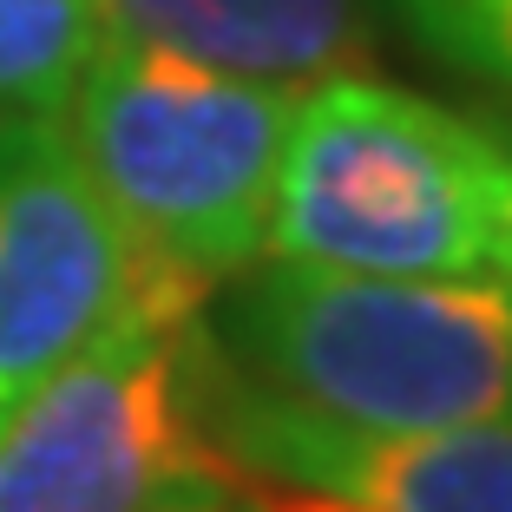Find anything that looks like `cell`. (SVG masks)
Returning a JSON list of instances; mask_svg holds the SVG:
<instances>
[{
    "label": "cell",
    "instance_id": "cell-1",
    "mask_svg": "<svg viewBox=\"0 0 512 512\" xmlns=\"http://www.w3.org/2000/svg\"><path fill=\"white\" fill-rule=\"evenodd\" d=\"M211 342L250 388L322 421H512V283L342 276L276 256L237 283Z\"/></svg>",
    "mask_w": 512,
    "mask_h": 512
},
{
    "label": "cell",
    "instance_id": "cell-2",
    "mask_svg": "<svg viewBox=\"0 0 512 512\" xmlns=\"http://www.w3.org/2000/svg\"><path fill=\"white\" fill-rule=\"evenodd\" d=\"M506 211L493 125L368 73L296 92L270 204L283 263L342 276H486Z\"/></svg>",
    "mask_w": 512,
    "mask_h": 512
},
{
    "label": "cell",
    "instance_id": "cell-3",
    "mask_svg": "<svg viewBox=\"0 0 512 512\" xmlns=\"http://www.w3.org/2000/svg\"><path fill=\"white\" fill-rule=\"evenodd\" d=\"M211 283H158L0 421V512H250L204 414Z\"/></svg>",
    "mask_w": 512,
    "mask_h": 512
},
{
    "label": "cell",
    "instance_id": "cell-4",
    "mask_svg": "<svg viewBox=\"0 0 512 512\" xmlns=\"http://www.w3.org/2000/svg\"><path fill=\"white\" fill-rule=\"evenodd\" d=\"M296 92L106 33L60 125L119 224L204 283L243 276L270 243Z\"/></svg>",
    "mask_w": 512,
    "mask_h": 512
},
{
    "label": "cell",
    "instance_id": "cell-5",
    "mask_svg": "<svg viewBox=\"0 0 512 512\" xmlns=\"http://www.w3.org/2000/svg\"><path fill=\"white\" fill-rule=\"evenodd\" d=\"M158 283L204 276L119 224L60 119H0V421Z\"/></svg>",
    "mask_w": 512,
    "mask_h": 512
},
{
    "label": "cell",
    "instance_id": "cell-6",
    "mask_svg": "<svg viewBox=\"0 0 512 512\" xmlns=\"http://www.w3.org/2000/svg\"><path fill=\"white\" fill-rule=\"evenodd\" d=\"M204 414L250 512H512V421L348 427L250 388L204 348Z\"/></svg>",
    "mask_w": 512,
    "mask_h": 512
},
{
    "label": "cell",
    "instance_id": "cell-7",
    "mask_svg": "<svg viewBox=\"0 0 512 512\" xmlns=\"http://www.w3.org/2000/svg\"><path fill=\"white\" fill-rule=\"evenodd\" d=\"M106 27L138 46L217 66L237 79L309 92L316 79L362 73V0H99Z\"/></svg>",
    "mask_w": 512,
    "mask_h": 512
},
{
    "label": "cell",
    "instance_id": "cell-8",
    "mask_svg": "<svg viewBox=\"0 0 512 512\" xmlns=\"http://www.w3.org/2000/svg\"><path fill=\"white\" fill-rule=\"evenodd\" d=\"M106 33L99 0H0V119H60Z\"/></svg>",
    "mask_w": 512,
    "mask_h": 512
},
{
    "label": "cell",
    "instance_id": "cell-9",
    "mask_svg": "<svg viewBox=\"0 0 512 512\" xmlns=\"http://www.w3.org/2000/svg\"><path fill=\"white\" fill-rule=\"evenodd\" d=\"M427 60L512 92V0H394Z\"/></svg>",
    "mask_w": 512,
    "mask_h": 512
},
{
    "label": "cell",
    "instance_id": "cell-10",
    "mask_svg": "<svg viewBox=\"0 0 512 512\" xmlns=\"http://www.w3.org/2000/svg\"><path fill=\"white\" fill-rule=\"evenodd\" d=\"M493 276L512 283V211H499V250H493Z\"/></svg>",
    "mask_w": 512,
    "mask_h": 512
},
{
    "label": "cell",
    "instance_id": "cell-11",
    "mask_svg": "<svg viewBox=\"0 0 512 512\" xmlns=\"http://www.w3.org/2000/svg\"><path fill=\"white\" fill-rule=\"evenodd\" d=\"M499 151H506V211H512V125H499Z\"/></svg>",
    "mask_w": 512,
    "mask_h": 512
}]
</instances>
